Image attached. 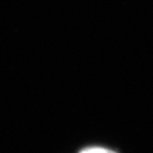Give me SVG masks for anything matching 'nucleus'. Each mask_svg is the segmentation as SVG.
Wrapping results in <instances>:
<instances>
[{
    "label": "nucleus",
    "mask_w": 153,
    "mask_h": 153,
    "mask_svg": "<svg viewBox=\"0 0 153 153\" xmlns=\"http://www.w3.org/2000/svg\"><path fill=\"white\" fill-rule=\"evenodd\" d=\"M79 153H116L115 151L107 149H103V148H89L81 150Z\"/></svg>",
    "instance_id": "1"
}]
</instances>
